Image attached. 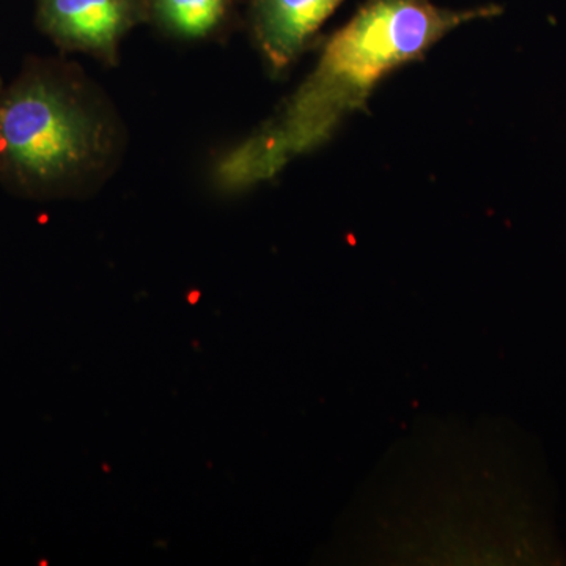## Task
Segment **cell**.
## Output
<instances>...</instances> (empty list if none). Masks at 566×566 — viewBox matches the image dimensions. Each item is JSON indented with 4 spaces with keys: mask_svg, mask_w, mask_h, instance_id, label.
Masks as SVG:
<instances>
[{
    "mask_svg": "<svg viewBox=\"0 0 566 566\" xmlns=\"http://www.w3.org/2000/svg\"><path fill=\"white\" fill-rule=\"evenodd\" d=\"M344 0H252V31L264 61L275 73L290 65L315 39Z\"/></svg>",
    "mask_w": 566,
    "mask_h": 566,
    "instance_id": "277c9868",
    "label": "cell"
},
{
    "mask_svg": "<svg viewBox=\"0 0 566 566\" xmlns=\"http://www.w3.org/2000/svg\"><path fill=\"white\" fill-rule=\"evenodd\" d=\"M125 153L115 107L76 63L25 59L0 77V186L25 200L74 199L95 191Z\"/></svg>",
    "mask_w": 566,
    "mask_h": 566,
    "instance_id": "7a4b0ae2",
    "label": "cell"
},
{
    "mask_svg": "<svg viewBox=\"0 0 566 566\" xmlns=\"http://www.w3.org/2000/svg\"><path fill=\"white\" fill-rule=\"evenodd\" d=\"M148 17L180 40L210 39L221 31L230 13V0H145Z\"/></svg>",
    "mask_w": 566,
    "mask_h": 566,
    "instance_id": "5b68a950",
    "label": "cell"
},
{
    "mask_svg": "<svg viewBox=\"0 0 566 566\" xmlns=\"http://www.w3.org/2000/svg\"><path fill=\"white\" fill-rule=\"evenodd\" d=\"M494 13L493 7L441 9L430 0H368L331 36L314 71L273 117L218 159L216 185L240 192L271 180L363 109L387 74L419 61L465 22Z\"/></svg>",
    "mask_w": 566,
    "mask_h": 566,
    "instance_id": "6da1fadb",
    "label": "cell"
},
{
    "mask_svg": "<svg viewBox=\"0 0 566 566\" xmlns=\"http://www.w3.org/2000/svg\"><path fill=\"white\" fill-rule=\"evenodd\" d=\"M148 17L145 0H35V22L63 52L115 65L122 41Z\"/></svg>",
    "mask_w": 566,
    "mask_h": 566,
    "instance_id": "3957f363",
    "label": "cell"
}]
</instances>
